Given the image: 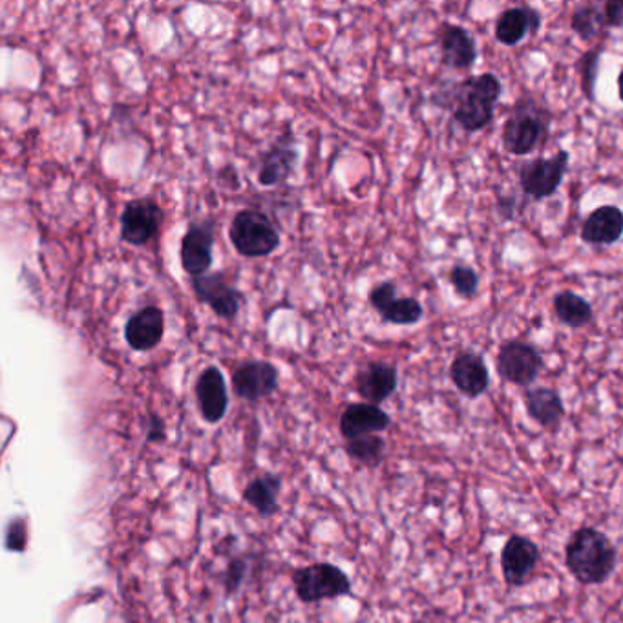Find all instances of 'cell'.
Masks as SVG:
<instances>
[{"label":"cell","instance_id":"cell-24","mask_svg":"<svg viewBox=\"0 0 623 623\" xmlns=\"http://www.w3.org/2000/svg\"><path fill=\"white\" fill-rule=\"evenodd\" d=\"M552 306L558 320L566 328L582 329L594 320V309L591 304L583 296L569 289L558 293Z\"/></svg>","mask_w":623,"mask_h":623},{"label":"cell","instance_id":"cell-2","mask_svg":"<svg viewBox=\"0 0 623 623\" xmlns=\"http://www.w3.org/2000/svg\"><path fill=\"white\" fill-rule=\"evenodd\" d=\"M501 94L503 84L496 73L464 79L453 90V120L467 132L483 131L492 123Z\"/></svg>","mask_w":623,"mask_h":623},{"label":"cell","instance_id":"cell-25","mask_svg":"<svg viewBox=\"0 0 623 623\" xmlns=\"http://www.w3.org/2000/svg\"><path fill=\"white\" fill-rule=\"evenodd\" d=\"M571 30L576 33L583 42L596 41L605 30H609L603 4H582L574 10L571 17Z\"/></svg>","mask_w":623,"mask_h":623},{"label":"cell","instance_id":"cell-31","mask_svg":"<svg viewBox=\"0 0 623 623\" xmlns=\"http://www.w3.org/2000/svg\"><path fill=\"white\" fill-rule=\"evenodd\" d=\"M245 565L242 561H233V565L229 569V591L233 592L234 589L238 588V583L244 580Z\"/></svg>","mask_w":623,"mask_h":623},{"label":"cell","instance_id":"cell-13","mask_svg":"<svg viewBox=\"0 0 623 623\" xmlns=\"http://www.w3.org/2000/svg\"><path fill=\"white\" fill-rule=\"evenodd\" d=\"M233 386L239 399L256 402L275 394L278 369L267 360H245L234 369Z\"/></svg>","mask_w":623,"mask_h":623},{"label":"cell","instance_id":"cell-29","mask_svg":"<svg viewBox=\"0 0 623 623\" xmlns=\"http://www.w3.org/2000/svg\"><path fill=\"white\" fill-rule=\"evenodd\" d=\"M448 280L452 284L456 295L461 296L464 300H472L473 296L479 292V275L476 269L464 264L453 265L448 273Z\"/></svg>","mask_w":623,"mask_h":623},{"label":"cell","instance_id":"cell-9","mask_svg":"<svg viewBox=\"0 0 623 623\" xmlns=\"http://www.w3.org/2000/svg\"><path fill=\"white\" fill-rule=\"evenodd\" d=\"M194 295L202 304H207L214 315L225 320H234L238 317L239 307L244 302V295L227 282L224 273H207L196 276L191 280Z\"/></svg>","mask_w":623,"mask_h":623},{"label":"cell","instance_id":"cell-32","mask_svg":"<svg viewBox=\"0 0 623 623\" xmlns=\"http://www.w3.org/2000/svg\"><path fill=\"white\" fill-rule=\"evenodd\" d=\"M149 439L151 441H160L163 437V421L162 419H157L156 416L151 417V428H149Z\"/></svg>","mask_w":623,"mask_h":623},{"label":"cell","instance_id":"cell-1","mask_svg":"<svg viewBox=\"0 0 623 623\" xmlns=\"http://www.w3.org/2000/svg\"><path fill=\"white\" fill-rule=\"evenodd\" d=\"M616 561L619 554L613 541L598 529L583 527L566 541V569L583 585H600L607 582L616 569Z\"/></svg>","mask_w":623,"mask_h":623},{"label":"cell","instance_id":"cell-3","mask_svg":"<svg viewBox=\"0 0 623 623\" xmlns=\"http://www.w3.org/2000/svg\"><path fill=\"white\" fill-rule=\"evenodd\" d=\"M551 131V112L534 99H521L514 104L509 120L504 121V151L512 156H527L543 145Z\"/></svg>","mask_w":623,"mask_h":623},{"label":"cell","instance_id":"cell-8","mask_svg":"<svg viewBox=\"0 0 623 623\" xmlns=\"http://www.w3.org/2000/svg\"><path fill=\"white\" fill-rule=\"evenodd\" d=\"M163 214L162 207L157 205L151 197H140L126 203L120 218L121 239L125 244L141 247L151 242L162 227Z\"/></svg>","mask_w":623,"mask_h":623},{"label":"cell","instance_id":"cell-6","mask_svg":"<svg viewBox=\"0 0 623 623\" xmlns=\"http://www.w3.org/2000/svg\"><path fill=\"white\" fill-rule=\"evenodd\" d=\"M545 362L540 349L523 340H507L499 348L496 368L501 379L510 385L529 388L540 377Z\"/></svg>","mask_w":623,"mask_h":623},{"label":"cell","instance_id":"cell-11","mask_svg":"<svg viewBox=\"0 0 623 623\" xmlns=\"http://www.w3.org/2000/svg\"><path fill=\"white\" fill-rule=\"evenodd\" d=\"M540 561V547L525 535H510L501 551V572L510 588H521L534 574Z\"/></svg>","mask_w":623,"mask_h":623},{"label":"cell","instance_id":"cell-20","mask_svg":"<svg viewBox=\"0 0 623 623\" xmlns=\"http://www.w3.org/2000/svg\"><path fill=\"white\" fill-rule=\"evenodd\" d=\"M541 27V13L530 6H515L504 10L496 22V39L504 47H515L529 33H535Z\"/></svg>","mask_w":623,"mask_h":623},{"label":"cell","instance_id":"cell-17","mask_svg":"<svg viewBox=\"0 0 623 623\" xmlns=\"http://www.w3.org/2000/svg\"><path fill=\"white\" fill-rule=\"evenodd\" d=\"M441 63L452 70H470L478 61V47L472 33L458 24H445L439 33Z\"/></svg>","mask_w":623,"mask_h":623},{"label":"cell","instance_id":"cell-12","mask_svg":"<svg viewBox=\"0 0 623 623\" xmlns=\"http://www.w3.org/2000/svg\"><path fill=\"white\" fill-rule=\"evenodd\" d=\"M213 249L214 225L211 222H194L188 225L180 249L183 270L193 278L207 275L213 265Z\"/></svg>","mask_w":623,"mask_h":623},{"label":"cell","instance_id":"cell-10","mask_svg":"<svg viewBox=\"0 0 623 623\" xmlns=\"http://www.w3.org/2000/svg\"><path fill=\"white\" fill-rule=\"evenodd\" d=\"M369 304L385 323L395 326H413L425 317V307L413 296H397L394 282H382L369 292Z\"/></svg>","mask_w":623,"mask_h":623},{"label":"cell","instance_id":"cell-16","mask_svg":"<svg viewBox=\"0 0 623 623\" xmlns=\"http://www.w3.org/2000/svg\"><path fill=\"white\" fill-rule=\"evenodd\" d=\"M165 335V313L157 306L141 307L125 326V340L134 351H151Z\"/></svg>","mask_w":623,"mask_h":623},{"label":"cell","instance_id":"cell-14","mask_svg":"<svg viewBox=\"0 0 623 623\" xmlns=\"http://www.w3.org/2000/svg\"><path fill=\"white\" fill-rule=\"evenodd\" d=\"M196 400L205 421L219 422L229 408V391L222 371L216 366L203 369L196 380Z\"/></svg>","mask_w":623,"mask_h":623},{"label":"cell","instance_id":"cell-5","mask_svg":"<svg viewBox=\"0 0 623 623\" xmlns=\"http://www.w3.org/2000/svg\"><path fill=\"white\" fill-rule=\"evenodd\" d=\"M295 591L302 602L315 603L331 598L346 596L351 592V583L338 566L329 563L304 566L293 574Z\"/></svg>","mask_w":623,"mask_h":623},{"label":"cell","instance_id":"cell-19","mask_svg":"<svg viewBox=\"0 0 623 623\" xmlns=\"http://www.w3.org/2000/svg\"><path fill=\"white\" fill-rule=\"evenodd\" d=\"M399 385V374L394 364L369 362L357 377V391L369 405L379 406L390 399Z\"/></svg>","mask_w":623,"mask_h":623},{"label":"cell","instance_id":"cell-22","mask_svg":"<svg viewBox=\"0 0 623 623\" xmlns=\"http://www.w3.org/2000/svg\"><path fill=\"white\" fill-rule=\"evenodd\" d=\"M525 408L532 421L552 433L560 430L563 419H565V405H563L560 394L545 386L527 391Z\"/></svg>","mask_w":623,"mask_h":623},{"label":"cell","instance_id":"cell-33","mask_svg":"<svg viewBox=\"0 0 623 623\" xmlns=\"http://www.w3.org/2000/svg\"><path fill=\"white\" fill-rule=\"evenodd\" d=\"M619 98L620 101H622L623 103V68H622V72H620L619 75Z\"/></svg>","mask_w":623,"mask_h":623},{"label":"cell","instance_id":"cell-18","mask_svg":"<svg viewBox=\"0 0 623 623\" xmlns=\"http://www.w3.org/2000/svg\"><path fill=\"white\" fill-rule=\"evenodd\" d=\"M390 425V416L380 406L369 405V402L348 406L340 417V431L346 437V441L359 439V437L377 436L379 431H385Z\"/></svg>","mask_w":623,"mask_h":623},{"label":"cell","instance_id":"cell-27","mask_svg":"<svg viewBox=\"0 0 623 623\" xmlns=\"http://www.w3.org/2000/svg\"><path fill=\"white\" fill-rule=\"evenodd\" d=\"M386 442L380 436H366L359 439H351L346 445V452L355 459L362 462L366 467H377L380 459L385 456Z\"/></svg>","mask_w":623,"mask_h":623},{"label":"cell","instance_id":"cell-7","mask_svg":"<svg viewBox=\"0 0 623 623\" xmlns=\"http://www.w3.org/2000/svg\"><path fill=\"white\" fill-rule=\"evenodd\" d=\"M571 154L558 151L551 157H534L523 163L520 168V185L527 196L545 200L554 196L563 183Z\"/></svg>","mask_w":623,"mask_h":623},{"label":"cell","instance_id":"cell-15","mask_svg":"<svg viewBox=\"0 0 623 623\" xmlns=\"http://www.w3.org/2000/svg\"><path fill=\"white\" fill-rule=\"evenodd\" d=\"M450 379L453 386L468 399H478L489 390L490 374L481 355L470 349H462L456 355L450 366Z\"/></svg>","mask_w":623,"mask_h":623},{"label":"cell","instance_id":"cell-21","mask_svg":"<svg viewBox=\"0 0 623 623\" xmlns=\"http://www.w3.org/2000/svg\"><path fill=\"white\" fill-rule=\"evenodd\" d=\"M623 236V211L603 205L592 211L582 225V239L589 245H613Z\"/></svg>","mask_w":623,"mask_h":623},{"label":"cell","instance_id":"cell-4","mask_svg":"<svg viewBox=\"0 0 623 623\" xmlns=\"http://www.w3.org/2000/svg\"><path fill=\"white\" fill-rule=\"evenodd\" d=\"M234 249L245 258H264L280 247V234L273 219L258 208H244L234 216L229 229Z\"/></svg>","mask_w":623,"mask_h":623},{"label":"cell","instance_id":"cell-23","mask_svg":"<svg viewBox=\"0 0 623 623\" xmlns=\"http://www.w3.org/2000/svg\"><path fill=\"white\" fill-rule=\"evenodd\" d=\"M296 157H298V152L293 145L276 143L275 146H270L269 151L264 152V156H262L258 183L264 187H275L278 183L286 182L287 177L292 176Z\"/></svg>","mask_w":623,"mask_h":623},{"label":"cell","instance_id":"cell-26","mask_svg":"<svg viewBox=\"0 0 623 623\" xmlns=\"http://www.w3.org/2000/svg\"><path fill=\"white\" fill-rule=\"evenodd\" d=\"M278 492H280V479L269 473V476L255 479L253 483L247 484L244 498L262 515H273L278 509V503H276Z\"/></svg>","mask_w":623,"mask_h":623},{"label":"cell","instance_id":"cell-30","mask_svg":"<svg viewBox=\"0 0 623 623\" xmlns=\"http://www.w3.org/2000/svg\"><path fill=\"white\" fill-rule=\"evenodd\" d=\"M603 16L609 30L623 27V0H607L603 2Z\"/></svg>","mask_w":623,"mask_h":623},{"label":"cell","instance_id":"cell-28","mask_svg":"<svg viewBox=\"0 0 623 623\" xmlns=\"http://www.w3.org/2000/svg\"><path fill=\"white\" fill-rule=\"evenodd\" d=\"M603 47L591 48L583 53V58L578 61V73H580V84L585 98L594 103L596 101V81L600 73V61H602Z\"/></svg>","mask_w":623,"mask_h":623}]
</instances>
